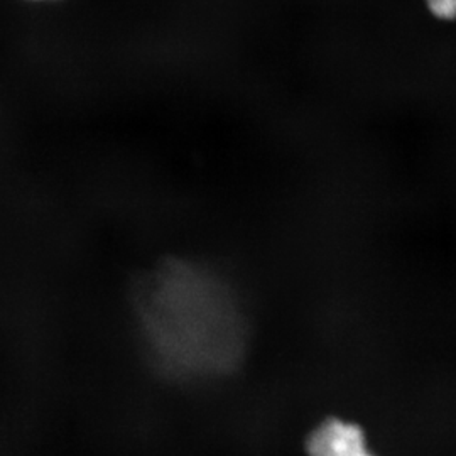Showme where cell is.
<instances>
[{
	"label": "cell",
	"instance_id": "2",
	"mask_svg": "<svg viewBox=\"0 0 456 456\" xmlns=\"http://www.w3.org/2000/svg\"><path fill=\"white\" fill-rule=\"evenodd\" d=\"M428 9L431 14L443 20H455L456 0H426Z\"/></svg>",
	"mask_w": 456,
	"mask_h": 456
},
{
	"label": "cell",
	"instance_id": "1",
	"mask_svg": "<svg viewBox=\"0 0 456 456\" xmlns=\"http://www.w3.org/2000/svg\"><path fill=\"white\" fill-rule=\"evenodd\" d=\"M308 456H375L359 424L330 418L318 424L306 441Z\"/></svg>",
	"mask_w": 456,
	"mask_h": 456
},
{
	"label": "cell",
	"instance_id": "3",
	"mask_svg": "<svg viewBox=\"0 0 456 456\" xmlns=\"http://www.w3.org/2000/svg\"><path fill=\"white\" fill-rule=\"evenodd\" d=\"M28 2H56V0H28Z\"/></svg>",
	"mask_w": 456,
	"mask_h": 456
}]
</instances>
